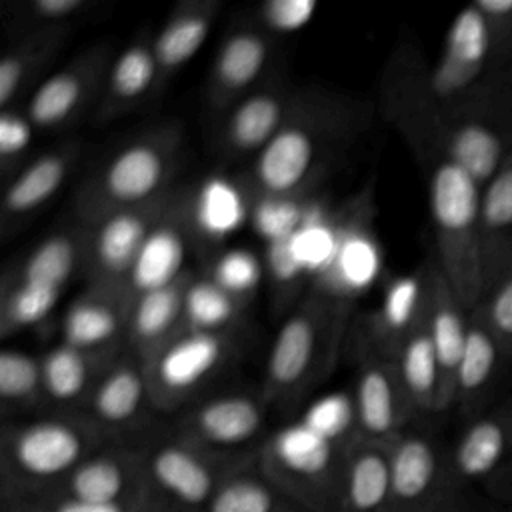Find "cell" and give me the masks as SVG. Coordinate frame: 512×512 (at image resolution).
Wrapping results in <instances>:
<instances>
[{
    "label": "cell",
    "instance_id": "6da1fadb",
    "mask_svg": "<svg viewBox=\"0 0 512 512\" xmlns=\"http://www.w3.org/2000/svg\"><path fill=\"white\" fill-rule=\"evenodd\" d=\"M382 106L418 162L444 158L486 184L512 150V124L442 106L428 86V64L400 48L382 78Z\"/></svg>",
    "mask_w": 512,
    "mask_h": 512
},
{
    "label": "cell",
    "instance_id": "7a4b0ae2",
    "mask_svg": "<svg viewBox=\"0 0 512 512\" xmlns=\"http://www.w3.org/2000/svg\"><path fill=\"white\" fill-rule=\"evenodd\" d=\"M366 126V110L350 94L296 90L272 142L246 166L244 184L260 200L306 198Z\"/></svg>",
    "mask_w": 512,
    "mask_h": 512
},
{
    "label": "cell",
    "instance_id": "3957f363",
    "mask_svg": "<svg viewBox=\"0 0 512 512\" xmlns=\"http://www.w3.org/2000/svg\"><path fill=\"white\" fill-rule=\"evenodd\" d=\"M428 86L452 112L512 114V0H474L454 14Z\"/></svg>",
    "mask_w": 512,
    "mask_h": 512
},
{
    "label": "cell",
    "instance_id": "277c9868",
    "mask_svg": "<svg viewBox=\"0 0 512 512\" xmlns=\"http://www.w3.org/2000/svg\"><path fill=\"white\" fill-rule=\"evenodd\" d=\"M110 440L80 412L2 422L0 504L40 498Z\"/></svg>",
    "mask_w": 512,
    "mask_h": 512
},
{
    "label": "cell",
    "instance_id": "5b68a950",
    "mask_svg": "<svg viewBox=\"0 0 512 512\" xmlns=\"http://www.w3.org/2000/svg\"><path fill=\"white\" fill-rule=\"evenodd\" d=\"M182 150L184 132L174 120L154 124L112 148L74 194L82 226L170 192Z\"/></svg>",
    "mask_w": 512,
    "mask_h": 512
},
{
    "label": "cell",
    "instance_id": "8992f818",
    "mask_svg": "<svg viewBox=\"0 0 512 512\" xmlns=\"http://www.w3.org/2000/svg\"><path fill=\"white\" fill-rule=\"evenodd\" d=\"M350 304L308 294L294 304L270 344L260 394L270 408L290 410L326 378L338 356Z\"/></svg>",
    "mask_w": 512,
    "mask_h": 512
},
{
    "label": "cell",
    "instance_id": "52a82bcc",
    "mask_svg": "<svg viewBox=\"0 0 512 512\" xmlns=\"http://www.w3.org/2000/svg\"><path fill=\"white\" fill-rule=\"evenodd\" d=\"M426 178L428 212L434 236V262L458 298L472 310L484 296L480 230L482 186L444 158L420 162Z\"/></svg>",
    "mask_w": 512,
    "mask_h": 512
},
{
    "label": "cell",
    "instance_id": "ba28073f",
    "mask_svg": "<svg viewBox=\"0 0 512 512\" xmlns=\"http://www.w3.org/2000/svg\"><path fill=\"white\" fill-rule=\"evenodd\" d=\"M348 438L330 436L312 424H292L266 436L256 460L308 512H342Z\"/></svg>",
    "mask_w": 512,
    "mask_h": 512
},
{
    "label": "cell",
    "instance_id": "9c48e42d",
    "mask_svg": "<svg viewBox=\"0 0 512 512\" xmlns=\"http://www.w3.org/2000/svg\"><path fill=\"white\" fill-rule=\"evenodd\" d=\"M254 452H214L172 430L144 440L138 512H202L222 480Z\"/></svg>",
    "mask_w": 512,
    "mask_h": 512
},
{
    "label": "cell",
    "instance_id": "30bf717a",
    "mask_svg": "<svg viewBox=\"0 0 512 512\" xmlns=\"http://www.w3.org/2000/svg\"><path fill=\"white\" fill-rule=\"evenodd\" d=\"M238 354V330H184L144 360L152 404L160 414H180L208 396L210 386Z\"/></svg>",
    "mask_w": 512,
    "mask_h": 512
},
{
    "label": "cell",
    "instance_id": "8fae6325",
    "mask_svg": "<svg viewBox=\"0 0 512 512\" xmlns=\"http://www.w3.org/2000/svg\"><path fill=\"white\" fill-rule=\"evenodd\" d=\"M394 512H468L470 494L454 478L448 444L412 424L390 446Z\"/></svg>",
    "mask_w": 512,
    "mask_h": 512
},
{
    "label": "cell",
    "instance_id": "7c38bea8",
    "mask_svg": "<svg viewBox=\"0 0 512 512\" xmlns=\"http://www.w3.org/2000/svg\"><path fill=\"white\" fill-rule=\"evenodd\" d=\"M184 192H170L140 206L112 212L82 228L86 284L126 286L132 268L154 230L176 208Z\"/></svg>",
    "mask_w": 512,
    "mask_h": 512
},
{
    "label": "cell",
    "instance_id": "4fadbf2b",
    "mask_svg": "<svg viewBox=\"0 0 512 512\" xmlns=\"http://www.w3.org/2000/svg\"><path fill=\"white\" fill-rule=\"evenodd\" d=\"M448 464L464 490H482L492 504H512V406L502 398L462 420L448 444Z\"/></svg>",
    "mask_w": 512,
    "mask_h": 512
},
{
    "label": "cell",
    "instance_id": "5bb4252c",
    "mask_svg": "<svg viewBox=\"0 0 512 512\" xmlns=\"http://www.w3.org/2000/svg\"><path fill=\"white\" fill-rule=\"evenodd\" d=\"M112 56L110 42L90 44L38 82L20 104L38 134L68 130L90 110L94 114Z\"/></svg>",
    "mask_w": 512,
    "mask_h": 512
},
{
    "label": "cell",
    "instance_id": "9a60e30c",
    "mask_svg": "<svg viewBox=\"0 0 512 512\" xmlns=\"http://www.w3.org/2000/svg\"><path fill=\"white\" fill-rule=\"evenodd\" d=\"M270 410L260 390L208 394L176 414L172 432L214 452L246 454L264 442Z\"/></svg>",
    "mask_w": 512,
    "mask_h": 512
},
{
    "label": "cell",
    "instance_id": "2e32d148",
    "mask_svg": "<svg viewBox=\"0 0 512 512\" xmlns=\"http://www.w3.org/2000/svg\"><path fill=\"white\" fill-rule=\"evenodd\" d=\"M416 422V410L402 386L394 360L362 342L352 392L350 436L390 446Z\"/></svg>",
    "mask_w": 512,
    "mask_h": 512
},
{
    "label": "cell",
    "instance_id": "e0dca14e",
    "mask_svg": "<svg viewBox=\"0 0 512 512\" xmlns=\"http://www.w3.org/2000/svg\"><path fill=\"white\" fill-rule=\"evenodd\" d=\"M296 90L280 72L222 112L214 148L226 162H252L282 128Z\"/></svg>",
    "mask_w": 512,
    "mask_h": 512
},
{
    "label": "cell",
    "instance_id": "ac0fdd59",
    "mask_svg": "<svg viewBox=\"0 0 512 512\" xmlns=\"http://www.w3.org/2000/svg\"><path fill=\"white\" fill-rule=\"evenodd\" d=\"M154 412L144 360L128 348L106 368L80 410L110 440H136Z\"/></svg>",
    "mask_w": 512,
    "mask_h": 512
},
{
    "label": "cell",
    "instance_id": "d6986e66",
    "mask_svg": "<svg viewBox=\"0 0 512 512\" xmlns=\"http://www.w3.org/2000/svg\"><path fill=\"white\" fill-rule=\"evenodd\" d=\"M142 450L144 440L108 442L82 460L44 496L68 498L92 506H138L144 470Z\"/></svg>",
    "mask_w": 512,
    "mask_h": 512
},
{
    "label": "cell",
    "instance_id": "ffe728a7",
    "mask_svg": "<svg viewBox=\"0 0 512 512\" xmlns=\"http://www.w3.org/2000/svg\"><path fill=\"white\" fill-rule=\"evenodd\" d=\"M276 38L242 18L222 36L208 72L206 98L218 114L260 86L274 70Z\"/></svg>",
    "mask_w": 512,
    "mask_h": 512
},
{
    "label": "cell",
    "instance_id": "44dd1931",
    "mask_svg": "<svg viewBox=\"0 0 512 512\" xmlns=\"http://www.w3.org/2000/svg\"><path fill=\"white\" fill-rule=\"evenodd\" d=\"M82 146L62 142L32 156L10 180L4 182L0 204V234L8 240L38 216L64 188L76 170Z\"/></svg>",
    "mask_w": 512,
    "mask_h": 512
},
{
    "label": "cell",
    "instance_id": "7402d4cb",
    "mask_svg": "<svg viewBox=\"0 0 512 512\" xmlns=\"http://www.w3.org/2000/svg\"><path fill=\"white\" fill-rule=\"evenodd\" d=\"M512 362V352L502 344L482 314L472 308L464 352L454 380L456 414L466 420L494 406L502 380Z\"/></svg>",
    "mask_w": 512,
    "mask_h": 512
},
{
    "label": "cell",
    "instance_id": "603a6c76",
    "mask_svg": "<svg viewBox=\"0 0 512 512\" xmlns=\"http://www.w3.org/2000/svg\"><path fill=\"white\" fill-rule=\"evenodd\" d=\"M152 36L154 30L146 26L124 48L114 52L94 110V120L100 124L128 116L160 96L162 86Z\"/></svg>",
    "mask_w": 512,
    "mask_h": 512
},
{
    "label": "cell",
    "instance_id": "cb8c5ba5",
    "mask_svg": "<svg viewBox=\"0 0 512 512\" xmlns=\"http://www.w3.org/2000/svg\"><path fill=\"white\" fill-rule=\"evenodd\" d=\"M132 292L126 286L86 284L60 318V342L82 350L126 346Z\"/></svg>",
    "mask_w": 512,
    "mask_h": 512
},
{
    "label": "cell",
    "instance_id": "d4e9b609",
    "mask_svg": "<svg viewBox=\"0 0 512 512\" xmlns=\"http://www.w3.org/2000/svg\"><path fill=\"white\" fill-rule=\"evenodd\" d=\"M126 346L82 350L64 342L40 354L46 412H80L106 368Z\"/></svg>",
    "mask_w": 512,
    "mask_h": 512
},
{
    "label": "cell",
    "instance_id": "484cf974",
    "mask_svg": "<svg viewBox=\"0 0 512 512\" xmlns=\"http://www.w3.org/2000/svg\"><path fill=\"white\" fill-rule=\"evenodd\" d=\"M428 264V300H426V326L436 350L440 378H442V406L444 412L454 406V380L464 352L470 308L458 298L450 282L440 272L434 258Z\"/></svg>",
    "mask_w": 512,
    "mask_h": 512
},
{
    "label": "cell",
    "instance_id": "4316f807",
    "mask_svg": "<svg viewBox=\"0 0 512 512\" xmlns=\"http://www.w3.org/2000/svg\"><path fill=\"white\" fill-rule=\"evenodd\" d=\"M74 28L16 30L0 58V110L20 106L42 82Z\"/></svg>",
    "mask_w": 512,
    "mask_h": 512
},
{
    "label": "cell",
    "instance_id": "83f0119b",
    "mask_svg": "<svg viewBox=\"0 0 512 512\" xmlns=\"http://www.w3.org/2000/svg\"><path fill=\"white\" fill-rule=\"evenodd\" d=\"M196 270L132 296L126 322V348L148 360L184 332V296Z\"/></svg>",
    "mask_w": 512,
    "mask_h": 512
},
{
    "label": "cell",
    "instance_id": "f1b7e54d",
    "mask_svg": "<svg viewBox=\"0 0 512 512\" xmlns=\"http://www.w3.org/2000/svg\"><path fill=\"white\" fill-rule=\"evenodd\" d=\"M220 8V0H182L170 10L162 26L154 30L152 46L162 90L200 52Z\"/></svg>",
    "mask_w": 512,
    "mask_h": 512
},
{
    "label": "cell",
    "instance_id": "f546056e",
    "mask_svg": "<svg viewBox=\"0 0 512 512\" xmlns=\"http://www.w3.org/2000/svg\"><path fill=\"white\" fill-rule=\"evenodd\" d=\"M342 512H394L388 446L348 438Z\"/></svg>",
    "mask_w": 512,
    "mask_h": 512
},
{
    "label": "cell",
    "instance_id": "4dcf8cb0",
    "mask_svg": "<svg viewBox=\"0 0 512 512\" xmlns=\"http://www.w3.org/2000/svg\"><path fill=\"white\" fill-rule=\"evenodd\" d=\"M190 232V204L184 194L176 208L164 218V222L154 230V234L142 248L128 280V290L132 292V296L158 288L178 278L188 268L184 266L182 258Z\"/></svg>",
    "mask_w": 512,
    "mask_h": 512
},
{
    "label": "cell",
    "instance_id": "1f68e13d",
    "mask_svg": "<svg viewBox=\"0 0 512 512\" xmlns=\"http://www.w3.org/2000/svg\"><path fill=\"white\" fill-rule=\"evenodd\" d=\"M480 230L488 288L512 262V150L480 190Z\"/></svg>",
    "mask_w": 512,
    "mask_h": 512
},
{
    "label": "cell",
    "instance_id": "d6a6232c",
    "mask_svg": "<svg viewBox=\"0 0 512 512\" xmlns=\"http://www.w3.org/2000/svg\"><path fill=\"white\" fill-rule=\"evenodd\" d=\"M392 360L418 420L442 414V378L436 350L426 326V314L402 338L392 354Z\"/></svg>",
    "mask_w": 512,
    "mask_h": 512
},
{
    "label": "cell",
    "instance_id": "836d02e7",
    "mask_svg": "<svg viewBox=\"0 0 512 512\" xmlns=\"http://www.w3.org/2000/svg\"><path fill=\"white\" fill-rule=\"evenodd\" d=\"M428 300V264L414 274L396 278L376 312L370 336L364 338L372 348L392 358L402 338L424 318Z\"/></svg>",
    "mask_w": 512,
    "mask_h": 512
},
{
    "label": "cell",
    "instance_id": "e575fe53",
    "mask_svg": "<svg viewBox=\"0 0 512 512\" xmlns=\"http://www.w3.org/2000/svg\"><path fill=\"white\" fill-rule=\"evenodd\" d=\"M258 450V448H256ZM202 512H308L266 476L256 452L242 460L218 486Z\"/></svg>",
    "mask_w": 512,
    "mask_h": 512
},
{
    "label": "cell",
    "instance_id": "d590c367",
    "mask_svg": "<svg viewBox=\"0 0 512 512\" xmlns=\"http://www.w3.org/2000/svg\"><path fill=\"white\" fill-rule=\"evenodd\" d=\"M84 266V234L76 230L52 232L18 260L8 272L18 278L64 290Z\"/></svg>",
    "mask_w": 512,
    "mask_h": 512
},
{
    "label": "cell",
    "instance_id": "8d00e7d4",
    "mask_svg": "<svg viewBox=\"0 0 512 512\" xmlns=\"http://www.w3.org/2000/svg\"><path fill=\"white\" fill-rule=\"evenodd\" d=\"M0 410L2 422L46 412L40 356L22 348L0 352Z\"/></svg>",
    "mask_w": 512,
    "mask_h": 512
},
{
    "label": "cell",
    "instance_id": "74e56055",
    "mask_svg": "<svg viewBox=\"0 0 512 512\" xmlns=\"http://www.w3.org/2000/svg\"><path fill=\"white\" fill-rule=\"evenodd\" d=\"M248 302L240 300L206 272H194L184 296V330L230 332L238 330Z\"/></svg>",
    "mask_w": 512,
    "mask_h": 512
},
{
    "label": "cell",
    "instance_id": "f35d334b",
    "mask_svg": "<svg viewBox=\"0 0 512 512\" xmlns=\"http://www.w3.org/2000/svg\"><path fill=\"white\" fill-rule=\"evenodd\" d=\"M64 290L24 280L12 272H4L0 282V334L10 338L22 330H28L42 320L58 304Z\"/></svg>",
    "mask_w": 512,
    "mask_h": 512
},
{
    "label": "cell",
    "instance_id": "ab89813d",
    "mask_svg": "<svg viewBox=\"0 0 512 512\" xmlns=\"http://www.w3.org/2000/svg\"><path fill=\"white\" fill-rule=\"evenodd\" d=\"M98 6L100 0H26L14 6L10 18L16 24V30L76 28Z\"/></svg>",
    "mask_w": 512,
    "mask_h": 512
},
{
    "label": "cell",
    "instance_id": "60d3db41",
    "mask_svg": "<svg viewBox=\"0 0 512 512\" xmlns=\"http://www.w3.org/2000/svg\"><path fill=\"white\" fill-rule=\"evenodd\" d=\"M206 274L222 288L250 304L262 272L254 252L246 248H230L210 262Z\"/></svg>",
    "mask_w": 512,
    "mask_h": 512
},
{
    "label": "cell",
    "instance_id": "b9f144b4",
    "mask_svg": "<svg viewBox=\"0 0 512 512\" xmlns=\"http://www.w3.org/2000/svg\"><path fill=\"white\" fill-rule=\"evenodd\" d=\"M36 128L20 106L6 108L0 114V176L10 180L28 160Z\"/></svg>",
    "mask_w": 512,
    "mask_h": 512
},
{
    "label": "cell",
    "instance_id": "7bdbcfd3",
    "mask_svg": "<svg viewBox=\"0 0 512 512\" xmlns=\"http://www.w3.org/2000/svg\"><path fill=\"white\" fill-rule=\"evenodd\" d=\"M316 10L318 4L314 0H266L254 6L250 16L244 18L278 40V36L294 34L306 28Z\"/></svg>",
    "mask_w": 512,
    "mask_h": 512
},
{
    "label": "cell",
    "instance_id": "ee69618b",
    "mask_svg": "<svg viewBox=\"0 0 512 512\" xmlns=\"http://www.w3.org/2000/svg\"><path fill=\"white\" fill-rule=\"evenodd\" d=\"M474 308L512 352V262L486 288L482 300Z\"/></svg>",
    "mask_w": 512,
    "mask_h": 512
},
{
    "label": "cell",
    "instance_id": "f6af8a7d",
    "mask_svg": "<svg viewBox=\"0 0 512 512\" xmlns=\"http://www.w3.org/2000/svg\"><path fill=\"white\" fill-rule=\"evenodd\" d=\"M0 512H138L136 504L128 506H92L68 498L42 496L0 504Z\"/></svg>",
    "mask_w": 512,
    "mask_h": 512
},
{
    "label": "cell",
    "instance_id": "bcb514c9",
    "mask_svg": "<svg viewBox=\"0 0 512 512\" xmlns=\"http://www.w3.org/2000/svg\"><path fill=\"white\" fill-rule=\"evenodd\" d=\"M468 512H504V510H502V506H498V504H492V502H490V506H488V508H482V506L470 504Z\"/></svg>",
    "mask_w": 512,
    "mask_h": 512
},
{
    "label": "cell",
    "instance_id": "7dc6e473",
    "mask_svg": "<svg viewBox=\"0 0 512 512\" xmlns=\"http://www.w3.org/2000/svg\"><path fill=\"white\" fill-rule=\"evenodd\" d=\"M502 510H504V512H512V504H510V506H502Z\"/></svg>",
    "mask_w": 512,
    "mask_h": 512
},
{
    "label": "cell",
    "instance_id": "c3c4849f",
    "mask_svg": "<svg viewBox=\"0 0 512 512\" xmlns=\"http://www.w3.org/2000/svg\"><path fill=\"white\" fill-rule=\"evenodd\" d=\"M506 398H508V402H510V406H512V394H508Z\"/></svg>",
    "mask_w": 512,
    "mask_h": 512
}]
</instances>
